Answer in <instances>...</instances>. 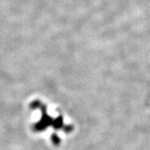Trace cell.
Segmentation results:
<instances>
[{"label": "cell", "mask_w": 150, "mask_h": 150, "mask_svg": "<svg viewBox=\"0 0 150 150\" xmlns=\"http://www.w3.org/2000/svg\"><path fill=\"white\" fill-rule=\"evenodd\" d=\"M52 139H53V142H54V144H55V145H58V144H59V139H58L57 136L53 135V136H52Z\"/></svg>", "instance_id": "cell-1"}]
</instances>
